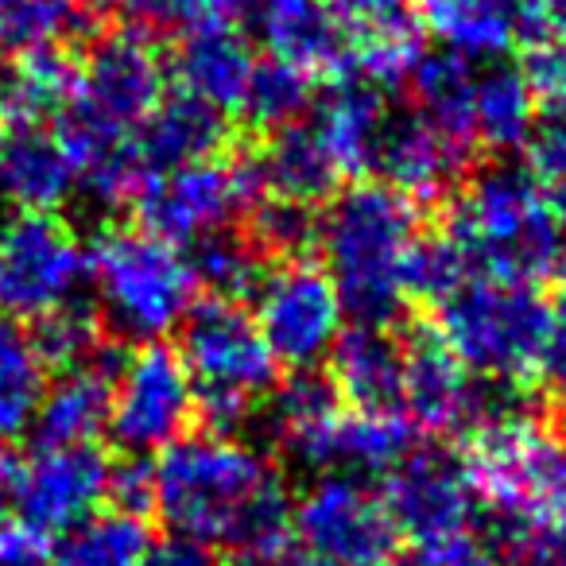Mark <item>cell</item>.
<instances>
[{
    "label": "cell",
    "instance_id": "obj_18",
    "mask_svg": "<svg viewBox=\"0 0 566 566\" xmlns=\"http://www.w3.org/2000/svg\"><path fill=\"white\" fill-rule=\"evenodd\" d=\"M346 35V66L373 86H403L423 59V20L411 0H331Z\"/></svg>",
    "mask_w": 566,
    "mask_h": 566
},
{
    "label": "cell",
    "instance_id": "obj_23",
    "mask_svg": "<svg viewBox=\"0 0 566 566\" xmlns=\"http://www.w3.org/2000/svg\"><path fill=\"white\" fill-rule=\"evenodd\" d=\"M252 40L233 24L202 17L175 40L171 74L182 94H195L202 102L218 105L221 113H233L252 78Z\"/></svg>",
    "mask_w": 566,
    "mask_h": 566
},
{
    "label": "cell",
    "instance_id": "obj_45",
    "mask_svg": "<svg viewBox=\"0 0 566 566\" xmlns=\"http://www.w3.org/2000/svg\"><path fill=\"white\" fill-rule=\"evenodd\" d=\"M520 71L532 86L535 105H547V113H566V40H535Z\"/></svg>",
    "mask_w": 566,
    "mask_h": 566
},
{
    "label": "cell",
    "instance_id": "obj_3",
    "mask_svg": "<svg viewBox=\"0 0 566 566\" xmlns=\"http://www.w3.org/2000/svg\"><path fill=\"white\" fill-rule=\"evenodd\" d=\"M90 249V287L102 331L113 342L136 349L164 342L187 311L195 307L198 287L175 244L151 237L148 229L105 226Z\"/></svg>",
    "mask_w": 566,
    "mask_h": 566
},
{
    "label": "cell",
    "instance_id": "obj_28",
    "mask_svg": "<svg viewBox=\"0 0 566 566\" xmlns=\"http://www.w3.org/2000/svg\"><path fill=\"white\" fill-rule=\"evenodd\" d=\"M419 20L465 59H501L532 40V0H419Z\"/></svg>",
    "mask_w": 566,
    "mask_h": 566
},
{
    "label": "cell",
    "instance_id": "obj_53",
    "mask_svg": "<svg viewBox=\"0 0 566 566\" xmlns=\"http://www.w3.org/2000/svg\"><path fill=\"white\" fill-rule=\"evenodd\" d=\"M78 4H82V9H86L94 20H105L113 9H117V0H78Z\"/></svg>",
    "mask_w": 566,
    "mask_h": 566
},
{
    "label": "cell",
    "instance_id": "obj_44",
    "mask_svg": "<svg viewBox=\"0 0 566 566\" xmlns=\"http://www.w3.org/2000/svg\"><path fill=\"white\" fill-rule=\"evenodd\" d=\"M125 12V28L148 35V40H179L190 24L202 20L198 0H117Z\"/></svg>",
    "mask_w": 566,
    "mask_h": 566
},
{
    "label": "cell",
    "instance_id": "obj_40",
    "mask_svg": "<svg viewBox=\"0 0 566 566\" xmlns=\"http://www.w3.org/2000/svg\"><path fill=\"white\" fill-rule=\"evenodd\" d=\"M28 338H32L35 354L43 357V365H48L51 373L94 365L97 357H102V349L113 342L109 334L102 331V318H97L90 300H74V303H66V307L28 323Z\"/></svg>",
    "mask_w": 566,
    "mask_h": 566
},
{
    "label": "cell",
    "instance_id": "obj_48",
    "mask_svg": "<svg viewBox=\"0 0 566 566\" xmlns=\"http://www.w3.org/2000/svg\"><path fill=\"white\" fill-rule=\"evenodd\" d=\"M51 539L35 532L24 520H4L0 524V566H48Z\"/></svg>",
    "mask_w": 566,
    "mask_h": 566
},
{
    "label": "cell",
    "instance_id": "obj_30",
    "mask_svg": "<svg viewBox=\"0 0 566 566\" xmlns=\"http://www.w3.org/2000/svg\"><path fill=\"white\" fill-rule=\"evenodd\" d=\"M403 86L411 97V113L473 156V148H478V136H473L478 66H473V59L458 55V51H434V55L419 59Z\"/></svg>",
    "mask_w": 566,
    "mask_h": 566
},
{
    "label": "cell",
    "instance_id": "obj_10",
    "mask_svg": "<svg viewBox=\"0 0 566 566\" xmlns=\"http://www.w3.org/2000/svg\"><path fill=\"white\" fill-rule=\"evenodd\" d=\"M403 338V396L400 408L427 434L470 439L489 419L520 411V388L478 380L447 346L439 326L416 323Z\"/></svg>",
    "mask_w": 566,
    "mask_h": 566
},
{
    "label": "cell",
    "instance_id": "obj_33",
    "mask_svg": "<svg viewBox=\"0 0 566 566\" xmlns=\"http://www.w3.org/2000/svg\"><path fill=\"white\" fill-rule=\"evenodd\" d=\"M187 268L195 275V287L213 300L229 303H252L260 280L268 275V260L260 256V249L252 244V237L244 233V226H221L210 233L195 237L187 244Z\"/></svg>",
    "mask_w": 566,
    "mask_h": 566
},
{
    "label": "cell",
    "instance_id": "obj_8",
    "mask_svg": "<svg viewBox=\"0 0 566 566\" xmlns=\"http://www.w3.org/2000/svg\"><path fill=\"white\" fill-rule=\"evenodd\" d=\"M264 198L256 156L249 148L226 159H202V164L179 167V171L151 175L140 182L133 210L140 229L151 237L187 249L195 237L221 226H237L252 206Z\"/></svg>",
    "mask_w": 566,
    "mask_h": 566
},
{
    "label": "cell",
    "instance_id": "obj_46",
    "mask_svg": "<svg viewBox=\"0 0 566 566\" xmlns=\"http://www.w3.org/2000/svg\"><path fill=\"white\" fill-rule=\"evenodd\" d=\"M524 151V167L543 187H566V113H547L543 120H535Z\"/></svg>",
    "mask_w": 566,
    "mask_h": 566
},
{
    "label": "cell",
    "instance_id": "obj_56",
    "mask_svg": "<svg viewBox=\"0 0 566 566\" xmlns=\"http://www.w3.org/2000/svg\"><path fill=\"white\" fill-rule=\"evenodd\" d=\"M563 434H566V411H563Z\"/></svg>",
    "mask_w": 566,
    "mask_h": 566
},
{
    "label": "cell",
    "instance_id": "obj_49",
    "mask_svg": "<svg viewBox=\"0 0 566 566\" xmlns=\"http://www.w3.org/2000/svg\"><path fill=\"white\" fill-rule=\"evenodd\" d=\"M144 566H218V558L206 543H195L187 535H164V539H151Z\"/></svg>",
    "mask_w": 566,
    "mask_h": 566
},
{
    "label": "cell",
    "instance_id": "obj_42",
    "mask_svg": "<svg viewBox=\"0 0 566 566\" xmlns=\"http://www.w3.org/2000/svg\"><path fill=\"white\" fill-rule=\"evenodd\" d=\"M388 566H501L485 539L470 532H450V535H427V539H411Z\"/></svg>",
    "mask_w": 566,
    "mask_h": 566
},
{
    "label": "cell",
    "instance_id": "obj_24",
    "mask_svg": "<svg viewBox=\"0 0 566 566\" xmlns=\"http://www.w3.org/2000/svg\"><path fill=\"white\" fill-rule=\"evenodd\" d=\"M51 128H55L66 156H71L78 195L86 202H97L102 210H117V206L133 202L144 182V167L140 156H136L133 133L97 125V120L82 117L74 109H66Z\"/></svg>",
    "mask_w": 566,
    "mask_h": 566
},
{
    "label": "cell",
    "instance_id": "obj_36",
    "mask_svg": "<svg viewBox=\"0 0 566 566\" xmlns=\"http://www.w3.org/2000/svg\"><path fill=\"white\" fill-rule=\"evenodd\" d=\"M151 547V527L144 516L105 509L55 535L48 566H144Z\"/></svg>",
    "mask_w": 566,
    "mask_h": 566
},
{
    "label": "cell",
    "instance_id": "obj_27",
    "mask_svg": "<svg viewBox=\"0 0 566 566\" xmlns=\"http://www.w3.org/2000/svg\"><path fill=\"white\" fill-rule=\"evenodd\" d=\"M264 51L307 74H338L346 66V35L331 0H264L252 20Z\"/></svg>",
    "mask_w": 566,
    "mask_h": 566
},
{
    "label": "cell",
    "instance_id": "obj_17",
    "mask_svg": "<svg viewBox=\"0 0 566 566\" xmlns=\"http://www.w3.org/2000/svg\"><path fill=\"white\" fill-rule=\"evenodd\" d=\"M105 478H109V458L97 442L35 447V454L20 465L17 520L55 539L94 516L97 504L105 501Z\"/></svg>",
    "mask_w": 566,
    "mask_h": 566
},
{
    "label": "cell",
    "instance_id": "obj_26",
    "mask_svg": "<svg viewBox=\"0 0 566 566\" xmlns=\"http://www.w3.org/2000/svg\"><path fill=\"white\" fill-rule=\"evenodd\" d=\"M331 380L338 385L346 408L392 411L403 396V338L392 326H349L338 334L331 357Z\"/></svg>",
    "mask_w": 566,
    "mask_h": 566
},
{
    "label": "cell",
    "instance_id": "obj_20",
    "mask_svg": "<svg viewBox=\"0 0 566 566\" xmlns=\"http://www.w3.org/2000/svg\"><path fill=\"white\" fill-rule=\"evenodd\" d=\"M133 349L109 342L94 365L59 373L48 385L43 408L35 416L32 442L35 447H90L105 434L113 408V385L125 369Z\"/></svg>",
    "mask_w": 566,
    "mask_h": 566
},
{
    "label": "cell",
    "instance_id": "obj_21",
    "mask_svg": "<svg viewBox=\"0 0 566 566\" xmlns=\"http://www.w3.org/2000/svg\"><path fill=\"white\" fill-rule=\"evenodd\" d=\"M133 140L144 179H151V175L202 164V159H218L237 140V133L229 113L179 90V94H164V102L148 113V120L136 128Z\"/></svg>",
    "mask_w": 566,
    "mask_h": 566
},
{
    "label": "cell",
    "instance_id": "obj_39",
    "mask_svg": "<svg viewBox=\"0 0 566 566\" xmlns=\"http://www.w3.org/2000/svg\"><path fill=\"white\" fill-rule=\"evenodd\" d=\"M244 233L260 249L268 264H292V260H318V237H323V210L295 198L264 195L241 218Z\"/></svg>",
    "mask_w": 566,
    "mask_h": 566
},
{
    "label": "cell",
    "instance_id": "obj_4",
    "mask_svg": "<svg viewBox=\"0 0 566 566\" xmlns=\"http://www.w3.org/2000/svg\"><path fill=\"white\" fill-rule=\"evenodd\" d=\"M179 357L198 392V427L241 439L260 403L280 385V361L268 349L244 303L202 295L179 323Z\"/></svg>",
    "mask_w": 566,
    "mask_h": 566
},
{
    "label": "cell",
    "instance_id": "obj_14",
    "mask_svg": "<svg viewBox=\"0 0 566 566\" xmlns=\"http://www.w3.org/2000/svg\"><path fill=\"white\" fill-rule=\"evenodd\" d=\"M167 94L159 43L133 28H97L78 55V97L71 109L97 125L136 133Z\"/></svg>",
    "mask_w": 566,
    "mask_h": 566
},
{
    "label": "cell",
    "instance_id": "obj_47",
    "mask_svg": "<svg viewBox=\"0 0 566 566\" xmlns=\"http://www.w3.org/2000/svg\"><path fill=\"white\" fill-rule=\"evenodd\" d=\"M539 377L547 380V388L555 396H566V268L555 307H547V338H543L539 354Z\"/></svg>",
    "mask_w": 566,
    "mask_h": 566
},
{
    "label": "cell",
    "instance_id": "obj_43",
    "mask_svg": "<svg viewBox=\"0 0 566 566\" xmlns=\"http://www.w3.org/2000/svg\"><path fill=\"white\" fill-rule=\"evenodd\" d=\"M105 501H109V509L148 520L156 512V462L136 454H120L117 462H109Z\"/></svg>",
    "mask_w": 566,
    "mask_h": 566
},
{
    "label": "cell",
    "instance_id": "obj_32",
    "mask_svg": "<svg viewBox=\"0 0 566 566\" xmlns=\"http://www.w3.org/2000/svg\"><path fill=\"white\" fill-rule=\"evenodd\" d=\"M78 97V55L74 48L32 51L12 59L4 82V117L9 125H55Z\"/></svg>",
    "mask_w": 566,
    "mask_h": 566
},
{
    "label": "cell",
    "instance_id": "obj_12",
    "mask_svg": "<svg viewBox=\"0 0 566 566\" xmlns=\"http://www.w3.org/2000/svg\"><path fill=\"white\" fill-rule=\"evenodd\" d=\"M292 535L318 566H388L400 532L365 481L323 473L295 501Z\"/></svg>",
    "mask_w": 566,
    "mask_h": 566
},
{
    "label": "cell",
    "instance_id": "obj_25",
    "mask_svg": "<svg viewBox=\"0 0 566 566\" xmlns=\"http://www.w3.org/2000/svg\"><path fill=\"white\" fill-rule=\"evenodd\" d=\"M388 120V97L380 86L354 71L331 74L315 97V133L338 159L346 179L373 171V156H377V140L385 133Z\"/></svg>",
    "mask_w": 566,
    "mask_h": 566
},
{
    "label": "cell",
    "instance_id": "obj_29",
    "mask_svg": "<svg viewBox=\"0 0 566 566\" xmlns=\"http://www.w3.org/2000/svg\"><path fill=\"white\" fill-rule=\"evenodd\" d=\"M256 144L260 148L252 156H256L260 179H264V195L323 206L346 187V171L331 156V148L323 144V136L315 133L311 120L280 128L272 136H260Z\"/></svg>",
    "mask_w": 566,
    "mask_h": 566
},
{
    "label": "cell",
    "instance_id": "obj_52",
    "mask_svg": "<svg viewBox=\"0 0 566 566\" xmlns=\"http://www.w3.org/2000/svg\"><path fill=\"white\" fill-rule=\"evenodd\" d=\"M198 4H202V17L221 20V24H233L244 32V28H252V20H256L264 0H198Z\"/></svg>",
    "mask_w": 566,
    "mask_h": 566
},
{
    "label": "cell",
    "instance_id": "obj_15",
    "mask_svg": "<svg viewBox=\"0 0 566 566\" xmlns=\"http://www.w3.org/2000/svg\"><path fill=\"white\" fill-rule=\"evenodd\" d=\"M380 501H385L396 532H408L411 539L465 532V524L481 509L470 462L442 447L411 450L385 478Z\"/></svg>",
    "mask_w": 566,
    "mask_h": 566
},
{
    "label": "cell",
    "instance_id": "obj_41",
    "mask_svg": "<svg viewBox=\"0 0 566 566\" xmlns=\"http://www.w3.org/2000/svg\"><path fill=\"white\" fill-rule=\"evenodd\" d=\"M465 280H473V268L462 256V249L447 233H419V241L408 252V268H403L408 300L439 307Z\"/></svg>",
    "mask_w": 566,
    "mask_h": 566
},
{
    "label": "cell",
    "instance_id": "obj_38",
    "mask_svg": "<svg viewBox=\"0 0 566 566\" xmlns=\"http://www.w3.org/2000/svg\"><path fill=\"white\" fill-rule=\"evenodd\" d=\"M315 97H318L315 74L268 55L256 59V66H252V78L244 86L237 113H241L244 128L260 140V136H272L280 128H292L300 120H307L311 109H315Z\"/></svg>",
    "mask_w": 566,
    "mask_h": 566
},
{
    "label": "cell",
    "instance_id": "obj_37",
    "mask_svg": "<svg viewBox=\"0 0 566 566\" xmlns=\"http://www.w3.org/2000/svg\"><path fill=\"white\" fill-rule=\"evenodd\" d=\"M48 385L51 369L35 354L28 331H20L17 323H0V442L4 447L32 434Z\"/></svg>",
    "mask_w": 566,
    "mask_h": 566
},
{
    "label": "cell",
    "instance_id": "obj_1",
    "mask_svg": "<svg viewBox=\"0 0 566 566\" xmlns=\"http://www.w3.org/2000/svg\"><path fill=\"white\" fill-rule=\"evenodd\" d=\"M419 233V206L380 179L349 182L326 202L318 260L338 292L342 315L357 326L400 323L408 311L403 268Z\"/></svg>",
    "mask_w": 566,
    "mask_h": 566
},
{
    "label": "cell",
    "instance_id": "obj_6",
    "mask_svg": "<svg viewBox=\"0 0 566 566\" xmlns=\"http://www.w3.org/2000/svg\"><path fill=\"white\" fill-rule=\"evenodd\" d=\"M439 334L458 361L489 385L524 388L539 373L543 338H547V303L532 283L473 275L439 303Z\"/></svg>",
    "mask_w": 566,
    "mask_h": 566
},
{
    "label": "cell",
    "instance_id": "obj_19",
    "mask_svg": "<svg viewBox=\"0 0 566 566\" xmlns=\"http://www.w3.org/2000/svg\"><path fill=\"white\" fill-rule=\"evenodd\" d=\"M470 151H462L416 113H388L369 175L408 195L411 202H439L470 171Z\"/></svg>",
    "mask_w": 566,
    "mask_h": 566
},
{
    "label": "cell",
    "instance_id": "obj_55",
    "mask_svg": "<svg viewBox=\"0 0 566 566\" xmlns=\"http://www.w3.org/2000/svg\"><path fill=\"white\" fill-rule=\"evenodd\" d=\"M4 133H9V117H4V105H0V140H4Z\"/></svg>",
    "mask_w": 566,
    "mask_h": 566
},
{
    "label": "cell",
    "instance_id": "obj_54",
    "mask_svg": "<svg viewBox=\"0 0 566 566\" xmlns=\"http://www.w3.org/2000/svg\"><path fill=\"white\" fill-rule=\"evenodd\" d=\"M558 221H563V233H566V187H563V198H558Z\"/></svg>",
    "mask_w": 566,
    "mask_h": 566
},
{
    "label": "cell",
    "instance_id": "obj_13",
    "mask_svg": "<svg viewBox=\"0 0 566 566\" xmlns=\"http://www.w3.org/2000/svg\"><path fill=\"white\" fill-rule=\"evenodd\" d=\"M252 303V318L280 369H318L331 357L346 315L318 260L272 264Z\"/></svg>",
    "mask_w": 566,
    "mask_h": 566
},
{
    "label": "cell",
    "instance_id": "obj_16",
    "mask_svg": "<svg viewBox=\"0 0 566 566\" xmlns=\"http://www.w3.org/2000/svg\"><path fill=\"white\" fill-rule=\"evenodd\" d=\"M342 416H346V400L331 373L318 365V369H292V377H280L249 427L275 450V458L307 473H326Z\"/></svg>",
    "mask_w": 566,
    "mask_h": 566
},
{
    "label": "cell",
    "instance_id": "obj_9",
    "mask_svg": "<svg viewBox=\"0 0 566 566\" xmlns=\"http://www.w3.org/2000/svg\"><path fill=\"white\" fill-rule=\"evenodd\" d=\"M90 249L55 213H17L0 226V318L28 326L82 300Z\"/></svg>",
    "mask_w": 566,
    "mask_h": 566
},
{
    "label": "cell",
    "instance_id": "obj_5",
    "mask_svg": "<svg viewBox=\"0 0 566 566\" xmlns=\"http://www.w3.org/2000/svg\"><path fill=\"white\" fill-rule=\"evenodd\" d=\"M275 473L268 454L241 439L182 434L156 462V516L171 535L233 551L244 509Z\"/></svg>",
    "mask_w": 566,
    "mask_h": 566
},
{
    "label": "cell",
    "instance_id": "obj_31",
    "mask_svg": "<svg viewBox=\"0 0 566 566\" xmlns=\"http://www.w3.org/2000/svg\"><path fill=\"white\" fill-rule=\"evenodd\" d=\"M419 447V427L408 419L403 408L392 411H354L338 419L331 447V470L354 481L388 478L411 450ZM323 478V473H318Z\"/></svg>",
    "mask_w": 566,
    "mask_h": 566
},
{
    "label": "cell",
    "instance_id": "obj_7",
    "mask_svg": "<svg viewBox=\"0 0 566 566\" xmlns=\"http://www.w3.org/2000/svg\"><path fill=\"white\" fill-rule=\"evenodd\" d=\"M470 473L489 512L566 524V447L527 411L489 419L470 434Z\"/></svg>",
    "mask_w": 566,
    "mask_h": 566
},
{
    "label": "cell",
    "instance_id": "obj_34",
    "mask_svg": "<svg viewBox=\"0 0 566 566\" xmlns=\"http://www.w3.org/2000/svg\"><path fill=\"white\" fill-rule=\"evenodd\" d=\"M78 0H0V55L24 59L32 51L78 48L97 32Z\"/></svg>",
    "mask_w": 566,
    "mask_h": 566
},
{
    "label": "cell",
    "instance_id": "obj_51",
    "mask_svg": "<svg viewBox=\"0 0 566 566\" xmlns=\"http://www.w3.org/2000/svg\"><path fill=\"white\" fill-rule=\"evenodd\" d=\"M566 40V0H532V40Z\"/></svg>",
    "mask_w": 566,
    "mask_h": 566
},
{
    "label": "cell",
    "instance_id": "obj_2",
    "mask_svg": "<svg viewBox=\"0 0 566 566\" xmlns=\"http://www.w3.org/2000/svg\"><path fill=\"white\" fill-rule=\"evenodd\" d=\"M442 233L462 249L473 275L535 283L558 272L566 233L547 187L520 164H496L470 175L454 195Z\"/></svg>",
    "mask_w": 566,
    "mask_h": 566
},
{
    "label": "cell",
    "instance_id": "obj_11",
    "mask_svg": "<svg viewBox=\"0 0 566 566\" xmlns=\"http://www.w3.org/2000/svg\"><path fill=\"white\" fill-rule=\"evenodd\" d=\"M198 427V392L179 349L167 342L136 346L113 385L109 439L120 454L151 458Z\"/></svg>",
    "mask_w": 566,
    "mask_h": 566
},
{
    "label": "cell",
    "instance_id": "obj_35",
    "mask_svg": "<svg viewBox=\"0 0 566 566\" xmlns=\"http://www.w3.org/2000/svg\"><path fill=\"white\" fill-rule=\"evenodd\" d=\"M532 125L535 94L527 86L524 71L509 63H493L485 71H478V90H473V136H478V148H524Z\"/></svg>",
    "mask_w": 566,
    "mask_h": 566
},
{
    "label": "cell",
    "instance_id": "obj_22",
    "mask_svg": "<svg viewBox=\"0 0 566 566\" xmlns=\"http://www.w3.org/2000/svg\"><path fill=\"white\" fill-rule=\"evenodd\" d=\"M78 195L74 164L51 125H9L0 140V198L17 213H55Z\"/></svg>",
    "mask_w": 566,
    "mask_h": 566
},
{
    "label": "cell",
    "instance_id": "obj_50",
    "mask_svg": "<svg viewBox=\"0 0 566 566\" xmlns=\"http://www.w3.org/2000/svg\"><path fill=\"white\" fill-rule=\"evenodd\" d=\"M233 566H318V563L295 543V535H287V539L264 543V547L237 551Z\"/></svg>",
    "mask_w": 566,
    "mask_h": 566
}]
</instances>
